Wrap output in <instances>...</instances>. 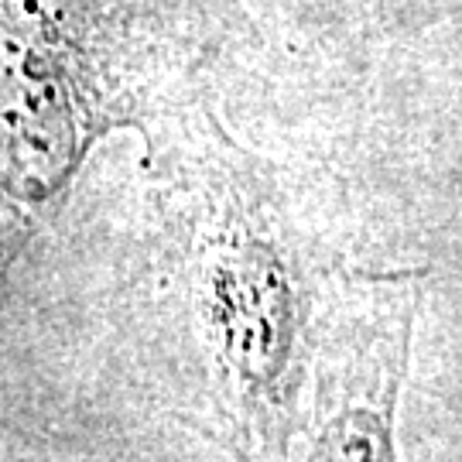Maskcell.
I'll return each mask as SVG.
<instances>
[{
    "label": "cell",
    "mask_w": 462,
    "mask_h": 462,
    "mask_svg": "<svg viewBox=\"0 0 462 462\" xmlns=\"http://www.w3.org/2000/svg\"><path fill=\"white\" fill-rule=\"evenodd\" d=\"M192 0H0V281L106 134L199 93Z\"/></svg>",
    "instance_id": "7a4b0ae2"
},
{
    "label": "cell",
    "mask_w": 462,
    "mask_h": 462,
    "mask_svg": "<svg viewBox=\"0 0 462 462\" xmlns=\"http://www.w3.org/2000/svg\"><path fill=\"white\" fill-rule=\"evenodd\" d=\"M141 322L171 414L233 462H305L315 374L346 271L288 179L202 93L144 131Z\"/></svg>",
    "instance_id": "6da1fadb"
},
{
    "label": "cell",
    "mask_w": 462,
    "mask_h": 462,
    "mask_svg": "<svg viewBox=\"0 0 462 462\" xmlns=\"http://www.w3.org/2000/svg\"><path fill=\"white\" fill-rule=\"evenodd\" d=\"M418 298V271L343 274L315 374L305 462H401L397 404Z\"/></svg>",
    "instance_id": "3957f363"
}]
</instances>
